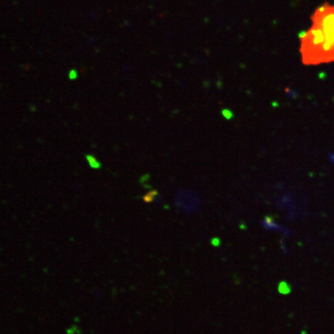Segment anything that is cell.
<instances>
[{
  "mask_svg": "<svg viewBox=\"0 0 334 334\" xmlns=\"http://www.w3.org/2000/svg\"><path fill=\"white\" fill-rule=\"evenodd\" d=\"M263 226L265 227L266 229H271V230H275V231H282L284 233H286V231L282 227H281L279 224H277L275 222H274L272 218L269 217H266L264 221L262 222ZM289 233V232H287Z\"/></svg>",
  "mask_w": 334,
  "mask_h": 334,
  "instance_id": "6da1fadb",
  "label": "cell"
},
{
  "mask_svg": "<svg viewBox=\"0 0 334 334\" xmlns=\"http://www.w3.org/2000/svg\"><path fill=\"white\" fill-rule=\"evenodd\" d=\"M86 159H87V161H88V163H89V165L91 166V167H92V168L94 169H99L101 167V163H99L98 160L96 159L94 156H92V155H86Z\"/></svg>",
  "mask_w": 334,
  "mask_h": 334,
  "instance_id": "7a4b0ae2",
  "label": "cell"
},
{
  "mask_svg": "<svg viewBox=\"0 0 334 334\" xmlns=\"http://www.w3.org/2000/svg\"><path fill=\"white\" fill-rule=\"evenodd\" d=\"M279 291L281 294H288V293H289L291 289H290L289 285L287 284L286 282L283 281L279 285Z\"/></svg>",
  "mask_w": 334,
  "mask_h": 334,
  "instance_id": "3957f363",
  "label": "cell"
},
{
  "mask_svg": "<svg viewBox=\"0 0 334 334\" xmlns=\"http://www.w3.org/2000/svg\"><path fill=\"white\" fill-rule=\"evenodd\" d=\"M156 193H157L155 192V191H151V192H149L147 194L144 196L143 200H144V201H145V202H147V203L152 202V201L154 200V198H155Z\"/></svg>",
  "mask_w": 334,
  "mask_h": 334,
  "instance_id": "277c9868",
  "label": "cell"
},
{
  "mask_svg": "<svg viewBox=\"0 0 334 334\" xmlns=\"http://www.w3.org/2000/svg\"><path fill=\"white\" fill-rule=\"evenodd\" d=\"M329 160L331 161L332 163H334V155H333V154H330V155H329Z\"/></svg>",
  "mask_w": 334,
  "mask_h": 334,
  "instance_id": "5b68a950",
  "label": "cell"
}]
</instances>
